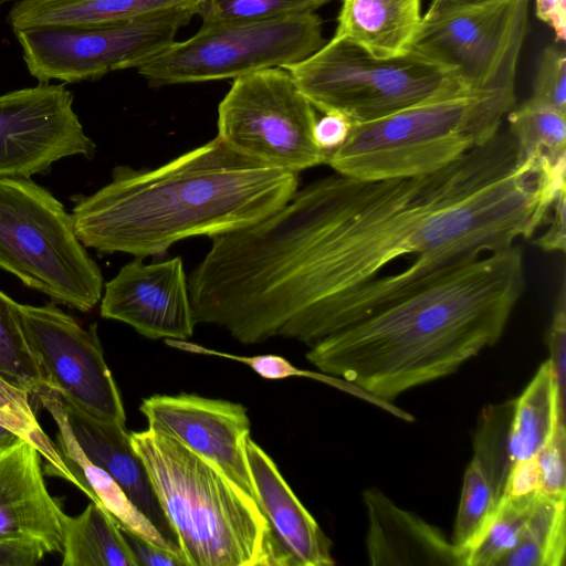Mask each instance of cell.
<instances>
[{
    "label": "cell",
    "instance_id": "1",
    "mask_svg": "<svg viewBox=\"0 0 566 566\" xmlns=\"http://www.w3.org/2000/svg\"><path fill=\"white\" fill-rule=\"evenodd\" d=\"M562 175L518 161L511 134L419 176L334 172L217 244L220 292L250 343L308 347L373 314L386 271L407 261L427 282L448 268L530 239L549 220Z\"/></svg>",
    "mask_w": 566,
    "mask_h": 566
},
{
    "label": "cell",
    "instance_id": "2",
    "mask_svg": "<svg viewBox=\"0 0 566 566\" xmlns=\"http://www.w3.org/2000/svg\"><path fill=\"white\" fill-rule=\"evenodd\" d=\"M520 245L454 264L310 347L306 359L380 400L443 378L494 346L523 296Z\"/></svg>",
    "mask_w": 566,
    "mask_h": 566
},
{
    "label": "cell",
    "instance_id": "3",
    "mask_svg": "<svg viewBox=\"0 0 566 566\" xmlns=\"http://www.w3.org/2000/svg\"><path fill=\"white\" fill-rule=\"evenodd\" d=\"M297 189L298 174L241 155L216 136L154 169L116 166L107 185L71 198V217L85 248L145 259L188 238L253 226Z\"/></svg>",
    "mask_w": 566,
    "mask_h": 566
},
{
    "label": "cell",
    "instance_id": "4",
    "mask_svg": "<svg viewBox=\"0 0 566 566\" xmlns=\"http://www.w3.org/2000/svg\"><path fill=\"white\" fill-rule=\"evenodd\" d=\"M186 566H283L256 501L176 438L130 432Z\"/></svg>",
    "mask_w": 566,
    "mask_h": 566
},
{
    "label": "cell",
    "instance_id": "5",
    "mask_svg": "<svg viewBox=\"0 0 566 566\" xmlns=\"http://www.w3.org/2000/svg\"><path fill=\"white\" fill-rule=\"evenodd\" d=\"M514 104L515 87L432 97L355 123L327 165L337 174L361 179L429 174L493 138Z\"/></svg>",
    "mask_w": 566,
    "mask_h": 566
},
{
    "label": "cell",
    "instance_id": "6",
    "mask_svg": "<svg viewBox=\"0 0 566 566\" xmlns=\"http://www.w3.org/2000/svg\"><path fill=\"white\" fill-rule=\"evenodd\" d=\"M0 268L83 313L102 298V272L76 237L71 214L31 178L0 177Z\"/></svg>",
    "mask_w": 566,
    "mask_h": 566
},
{
    "label": "cell",
    "instance_id": "7",
    "mask_svg": "<svg viewBox=\"0 0 566 566\" xmlns=\"http://www.w3.org/2000/svg\"><path fill=\"white\" fill-rule=\"evenodd\" d=\"M282 69L315 109L343 113L354 123L469 91L449 72L411 51L399 57L376 59L336 36L307 59Z\"/></svg>",
    "mask_w": 566,
    "mask_h": 566
},
{
    "label": "cell",
    "instance_id": "8",
    "mask_svg": "<svg viewBox=\"0 0 566 566\" xmlns=\"http://www.w3.org/2000/svg\"><path fill=\"white\" fill-rule=\"evenodd\" d=\"M325 44L315 12L202 27L137 69L151 87L235 80L298 63Z\"/></svg>",
    "mask_w": 566,
    "mask_h": 566
},
{
    "label": "cell",
    "instance_id": "9",
    "mask_svg": "<svg viewBox=\"0 0 566 566\" xmlns=\"http://www.w3.org/2000/svg\"><path fill=\"white\" fill-rule=\"evenodd\" d=\"M195 15L196 3L124 22L39 27L14 35L39 83H78L140 67L170 46Z\"/></svg>",
    "mask_w": 566,
    "mask_h": 566
},
{
    "label": "cell",
    "instance_id": "10",
    "mask_svg": "<svg viewBox=\"0 0 566 566\" xmlns=\"http://www.w3.org/2000/svg\"><path fill=\"white\" fill-rule=\"evenodd\" d=\"M316 109L291 74L274 67L233 80L218 106V134L234 151L298 174L328 156L314 143Z\"/></svg>",
    "mask_w": 566,
    "mask_h": 566
},
{
    "label": "cell",
    "instance_id": "11",
    "mask_svg": "<svg viewBox=\"0 0 566 566\" xmlns=\"http://www.w3.org/2000/svg\"><path fill=\"white\" fill-rule=\"evenodd\" d=\"M530 0H493L422 17L411 52L471 92L515 87Z\"/></svg>",
    "mask_w": 566,
    "mask_h": 566
},
{
    "label": "cell",
    "instance_id": "12",
    "mask_svg": "<svg viewBox=\"0 0 566 566\" xmlns=\"http://www.w3.org/2000/svg\"><path fill=\"white\" fill-rule=\"evenodd\" d=\"M19 313L46 385L83 412L126 427L122 397L96 324L86 329L54 303L19 304Z\"/></svg>",
    "mask_w": 566,
    "mask_h": 566
},
{
    "label": "cell",
    "instance_id": "13",
    "mask_svg": "<svg viewBox=\"0 0 566 566\" xmlns=\"http://www.w3.org/2000/svg\"><path fill=\"white\" fill-rule=\"evenodd\" d=\"M63 84L39 83L0 95V177L48 174L71 156L92 158L94 142Z\"/></svg>",
    "mask_w": 566,
    "mask_h": 566
},
{
    "label": "cell",
    "instance_id": "14",
    "mask_svg": "<svg viewBox=\"0 0 566 566\" xmlns=\"http://www.w3.org/2000/svg\"><path fill=\"white\" fill-rule=\"evenodd\" d=\"M139 410L149 429L210 460L255 500L247 459L251 422L243 405L181 392L145 398Z\"/></svg>",
    "mask_w": 566,
    "mask_h": 566
},
{
    "label": "cell",
    "instance_id": "15",
    "mask_svg": "<svg viewBox=\"0 0 566 566\" xmlns=\"http://www.w3.org/2000/svg\"><path fill=\"white\" fill-rule=\"evenodd\" d=\"M99 313L150 339L187 340L195 319L184 261L144 263L135 258L104 285Z\"/></svg>",
    "mask_w": 566,
    "mask_h": 566
},
{
    "label": "cell",
    "instance_id": "16",
    "mask_svg": "<svg viewBox=\"0 0 566 566\" xmlns=\"http://www.w3.org/2000/svg\"><path fill=\"white\" fill-rule=\"evenodd\" d=\"M247 459L255 501L283 566H332V541L301 503L272 458L251 438Z\"/></svg>",
    "mask_w": 566,
    "mask_h": 566
},
{
    "label": "cell",
    "instance_id": "17",
    "mask_svg": "<svg viewBox=\"0 0 566 566\" xmlns=\"http://www.w3.org/2000/svg\"><path fill=\"white\" fill-rule=\"evenodd\" d=\"M65 513L49 493L40 454L19 439L0 449V536L40 542L62 553Z\"/></svg>",
    "mask_w": 566,
    "mask_h": 566
},
{
    "label": "cell",
    "instance_id": "18",
    "mask_svg": "<svg viewBox=\"0 0 566 566\" xmlns=\"http://www.w3.org/2000/svg\"><path fill=\"white\" fill-rule=\"evenodd\" d=\"M367 514L366 552L373 566H465L464 555L447 535L397 505L382 491L363 492Z\"/></svg>",
    "mask_w": 566,
    "mask_h": 566
},
{
    "label": "cell",
    "instance_id": "19",
    "mask_svg": "<svg viewBox=\"0 0 566 566\" xmlns=\"http://www.w3.org/2000/svg\"><path fill=\"white\" fill-rule=\"evenodd\" d=\"M61 400L75 438L90 460L106 471L150 523L178 546L176 533L142 459L132 447L126 427L96 419L62 397Z\"/></svg>",
    "mask_w": 566,
    "mask_h": 566
},
{
    "label": "cell",
    "instance_id": "20",
    "mask_svg": "<svg viewBox=\"0 0 566 566\" xmlns=\"http://www.w3.org/2000/svg\"><path fill=\"white\" fill-rule=\"evenodd\" d=\"M34 396L57 426V448L81 483L82 492L91 501L102 504L122 527L160 547H168V539L133 504L115 480L86 455L75 438L59 392L45 385Z\"/></svg>",
    "mask_w": 566,
    "mask_h": 566
},
{
    "label": "cell",
    "instance_id": "21",
    "mask_svg": "<svg viewBox=\"0 0 566 566\" xmlns=\"http://www.w3.org/2000/svg\"><path fill=\"white\" fill-rule=\"evenodd\" d=\"M421 20V0H342L334 36L394 59L411 51Z\"/></svg>",
    "mask_w": 566,
    "mask_h": 566
},
{
    "label": "cell",
    "instance_id": "22",
    "mask_svg": "<svg viewBox=\"0 0 566 566\" xmlns=\"http://www.w3.org/2000/svg\"><path fill=\"white\" fill-rule=\"evenodd\" d=\"M198 0H18L7 15L12 32L50 25H97L140 19Z\"/></svg>",
    "mask_w": 566,
    "mask_h": 566
},
{
    "label": "cell",
    "instance_id": "23",
    "mask_svg": "<svg viewBox=\"0 0 566 566\" xmlns=\"http://www.w3.org/2000/svg\"><path fill=\"white\" fill-rule=\"evenodd\" d=\"M562 422H565V399L558 391L547 359L514 399L509 433L513 463L536 455Z\"/></svg>",
    "mask_w": 566,
    "mask_h": 566
},
{
    "label": "cell",
    "instance_id": "24",
    "mask_svg": "<svg viewBox=\"0 0 566 566\" xmlns=\"http://www.w3.org/2000/svg\"><path fill=\"white\" fill-rule=\"evenodd\" d=\"M63 566H138L119 524L91 501L76 516L64 515Z\"/></svg>",
    "mask_w": 566,
    "mask_h": 566
},
{
    "label": "cell",
    "instance_id": "25",
    "mask_svg": "<svg viewBox=\"0 0 566 566\" xmlns=\"http://www.w3.org/2000/svg\"><path fill=\"white\" fill-rule=\"evenodd\" d=\"M566 496L538 492L517 545L499 566H563L566 553Z\"/></svg>",
    "mask_w": 566,
    "mask_h": 566
},
{
    "label": "cell",
    "instance_id": "26",
    "mask_svg": "<svg viewBox=\"0 0 566 566\" xmlns=\"http://www.w3.org/2000/svg\"><path fill=\"white\" fill-rule=\"evenodd\" d=\"M506 115L518 161L566 157V114L526 99Z\"/></svg>",
    "mask_w": 566,
    "mask_h": 566
},
{
    "label": "cell",
    "instance_id": "27",
    "mask_svg": "<svg viewBox=\"0 0 566 566\" xmlns=\"http://www.w3.org/2000/svg\"><path fill=\"white\" fill-rule=\"evenodd\" d=\"M29 392L0 375V424L27 441L46 461V471L82 491V485L64 462L60 450L40 427L29 401Z\"/></svg>",
    "mask_w": 566,
    "mask_h": 566
},
{
    "label": "cell",
    "instance_id": "28",
    "mask_svg": "<svg viewBox=\"0 0 566 566\" xmlns=\"http://www.w3.org/2000/svg\"><path fill=\"white\" fill-rule=\"evenodd\" d=\"M0 375L35 395L45 385L22 326L19 303L0 291Z\"/></svg>",
    "mask_w": 566,
    "mask_h": 566
},
{
    "label": "cell",
    "instance_id": "29",
    "mask_svg": "<svg viewBox=\"0 0 566 566\" xmlns=\"http://www.w3.org/2000/svg\"><path fill=\"white\" fill-rule=\"evenodd\" d=\"M536 494L521 497L502 496L483 534L467 552L465 566H499L517 545Z\"/></svg>",
    "mask_w": 566,
    "mask_h": 566
},
{
    "label": "cell",
    "instance_id": "30",
    "mask_svg": "<svg viewBox=\"0 0 566 566\" xmlns=\"http://www.w3.org/2000/svg\"><path fill=\"white\" fill-rule=\"evenodd\" d=\"M514 399L485 408L474 434V455L500 501L513 461L509 447Z\"/></svg>",
    "mask_w": 566,
    "mask_h": 566
},
{
    "label": "cell",
    "instance_id": "31",
    "mask_svg": "<svg viewBox=\"0 0 566 566\" xmlns=\"http://www.w3.org/2000/svg\"><path fill=\"white\" fill-rule=\"evenodd\" d=\"M499 500L480 462L472 458L467 467L458 506L452 544L464 555L481 537Z\"/></svg>",
    "mask_w": 566,
    "mask_h": 566
},
{
    "label": "cell",
    "instance_id": "32",
    "mask_svg": "<svg viewBox=\"0 0 566 566\" xmlns=\"http://www.w3.org/2000/svg\"><path fill=\"white\" fill-rule=\"evenodd\" d=\"M331 0H198L202 27L280 19L313 13Z\"/></svg>",
    "mask_w": 566,
    "mask_h": 566
},
{
    "label": "cell",
    "instance_id": "33",
    "mask_svg": "<svg viewBox=\"0 0 566 566\" xmlns=\"http://www.w3.org/2000/svg\"><path fill=\"white\" fill-rule=\"evenodd\" d=\"M165 343L174 348L186 350L195 354H202V355H212L218 356L222 358H228L231 360H235L239 363H242L247 366H249L251 369H253L258 375H260L262 378L271 379V380H279V379H285L293 376H301V377H308L313 378L314 380L323 381L325 384H328L331 386L337 387L343 390L348 389V382L334 377L329 376L323 373H314L310 370H303L298 369L297 367L293 366L289 360L281 356L276 355H259V356H252V357H245V356H238L229 353H222L218 350H213L210 348H206L203 346L189 343L187 340H177V339H165Z\"/></svg>",
    "mask_w": 566,
    "mask_h": 566
},
{
    "label": "cell",
    "instance_id": "34",
    "mask_svg": "<svg viewBox=\"0 0 566 566\" xmlns=\"http://www.w3.org/2000/svg\"><path fill=\"white\" fill-rule=\"evenodd\" d=\"M527 101L566 114V55L562 46L554 44L542 52Z\"/></svg>",
    "mask_w": 566,
    "mask_h": 566
},
{
    "label": "cell",
    "instance_id": "35",
    "mask_svg": "<svg viewBox=\"0 0 566 566\" xmlns=\"http://www.w3.org/2000/svg\"><path fill=\"white\" fill-rule=\"evenodd\" d=\"M565 450L566 429L565 422H562L536 453L542 473L539 492L552 496H566Z\"/></svg>",
    "mask_w": 566,
    "mask_h": 566
},
{
    "label": "cell",
    "instance_id": "36",
    "mask_svg": "<svg viewBox=\"0 0 566 566\" xmlns=\"http://www.w3.org/2000/svg\"><path fill=\"white\" fill-rule=\"evenodd\" d=\"M547 346L554 375V381L565 399V358H566V277L563 272L551 323L547 329Z\"/></svg>",
    "mask_w": 566,
    "mask_h": 566
},
{
    "label": "cell",
    "instance_id": "37",
    "mask_svg": "<svg viewBox=\"0 0 566 566\" xmlns=\"http://www.w3.org/2000/svg\"><path fill=\"white\" fill-rule=\"evenodd\" d=\"M354 124L355 123L343 113H323V116L316 119L313 127L315 145L329 156L347 140Z\"/></svg>",
    "mask_w": 566,
    "mask_h": 566
},
{
    "label": "cell",
    "instance_id": "38",
    "mask_svg": "<svg viewBox=\"0 0 566 566\" xmlns=\"http://www.w3.org/2000/svg\"><path fill=\"white\" fill-rule=\"evenodd\" d=\"M542 473L536 455L515 461L509 472L503 496L521 497L541 491ZM502 499V497H501Z\"/></svg>",
    "mask_w": 566,
    "mask_h": 566
},
{
    "label": "cell",
    "instance_id": "39",
    "mask_svg": "<svg viewBox=\"0 0 566 566\" xmlns=\"http://www.w3.org/2000/svg\"><path fill=\"white\" fill-rule=\"evenodd\" d=\"M119 528L138 566H186L179 554L165 549L120 525Z\"/></svg>",
    "mask_w": 566,
    "mask_h": 566
},
{
    "label": "cell",
    "instance_id": "40",
    "mask_svg": "<svg viewBox=\"0 0 566 566\" xmlns=\"http://www.w3.org/2000/svg\"><path fill=\"white\" fill-rule=\"evenodd\" d=\"M48 554L38 541L0 536V566H34Z\"/></svg>",
    "mask_w": 566,
    "mask_h": 566
},
{
    "label": "cell",
    "instance_id": "41",
    "mask_svg": "<svg viewBox=\"0 0 566 566\" xmlns=\"http://www.w3.org/2000/svg\"><path fill=\"white\" fill-rule=\"evenodd\" d=\"M566 191V190H565ZM565 191H562L556 197L551 217L546 223L547 229L538 235L534 243L546 252H565L566 245V205Z\"/></svg>",
    "mask_w": 566,
    "mask_h": 566
},
{
    "label": "cell",
    "instance_id": "42",
    "mask_svg": "<svg viewBox=\"0 0 566 566\" xmlns=\"http://www.w3.org/2000/svg\"><path fill=\"white\" fill-rule=\"evenodd\" d=\"M536 17L555 32L556 41L566 38V0H535Z\"/></svg>",
    "mask_w": 566,
    "mask_h": 566
},
{
    "label": "cell",
    "instance_id": "43",
    "mask_svg": "<svg viewBox=\"0 0 566 566\" xmlns=\"http://www.w3.org/2000/svg\"><path fill=\"white\" fill-rule=\"evenodd\" d=\"M493 0H432L428 13H439L444 11H451L455 9H462L468 7H474L491 2Z\"/></svg>",
    "mask_w": 566,
    "mask_h": 566
},
{
    "label": "cell",
    "instance_id": "44",
    "mask_svg": "<svg viewBox=\"0 0 566 566\" xmlns=\"http://www.w3.org/2000/svg\"><path fill=\"white\" fill-rule=\"evenodd\" d=\"M11 1H13V0H0V8Z\"/></svg>",
    "mask_w": 566,
    "mask_h": 566
}]
</instances>
